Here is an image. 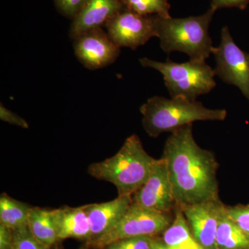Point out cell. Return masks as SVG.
<instances>
[{
    "mask_svg": "<svg viewBox=\"0 0 249 249\" xmlns=\"http://www.w3.org/2000/svg\"><path fill=\"white\" fill-rule=\"evenodd\" d=\"M216 246L217 249H249V236L228 215L225 204L218 221Z\"/></svg>",
    "mask_w": 249,
    "mask_h": 249,
    "instance_id": "2e32d148",
    "label": "cell"
},
{
    "mask_svg": "<svg viewBox=\"0 0 249 249\" xmlns=\"http://www.w3.org/2000/svg\"><path fill=\"white\" fill-rule=\"evenodd\" d=\"M79 249H91V248H89L88 246H86V247H81V248H80Z\"/></svg>",
    "mask_w": 249,
    "mask_h": 249,
    "instance_id": "83f0119b",
    "label": "cell"
},
{
    "mask_svg": "<svg viewBox=\"0 0 249 249\" xmlns=\"http://www.w3.org/2000/svg\"><path fill=\"white\" fill-rule=\"evenodd\" d=\"M154 238L150 236H141L120 240L127 249H152Z\"/></svg>",
    "mask_w": 249,
    "mask_h": 249,
    "instance_id": "cb8c5ba5",
    "label": "cell"
},
{
    "mask_svg": "<svg viewBox=\"0 0 249 249\" xmlns=\"http://www.w3.org/2000/svg\"><path fill=\"white\" fill-rule=\"evenodd\" d=\"M120 49L103 28L88 31L73 40L76 58L89 70H99L114 63L120 55Z\"/></svg>",
    "mask_w": 249,
    "mask_h": 249,
    "instance_id": "30bf717a",
    "label": "cell"
},
{
    "mask_svg": "<svg viewBox=\"0 0 249 249\" xmlns=\"http://www.w3.org/2000/svg\"><path fill=\"white\" fill-rule=\"evenodd\" d=\"M215 10L210 7L204 14L185 18H162L155 15L156 37L167 53L179 52L191 60H206L213 46L209 26Z\"/></svg>",
    "mask_w": 249,
    "mask_h": 249,
    "instance_id": "277c9868",
    "label": "cell"
},
{
    "mask_svg": "<svg viewBox=\"0 0 249 249\" xmlns=\"http://www.w3.org/2000/svg\"><path fill=\"white\" fill-rule=\"evenodd\" d=\"M57 10L64 17L73 20L88 0H53Z\"/></svg>",
    "mask_w": 249,
    "mask_h": 249,
    "instance_id": "7402d4cb",
    "label": "cell"
},
{
    "mask_svg": "<svg viewBox=\"0 0 249 249\" xmlns=\"http://www.w3.org/2000/svg\"><path fill=\"white\" fill-rule=\"evenodd\" d=\"M132 204L162 213L174 212L178 206L166 161L156 160L147 181L132 196Z\"/></svg>",
    "mask_w": 249,
    "mask_h": 249,
    "instance_id": "ba28073f",
    "label": "cell"
},
{
    "mask_svg": "<svg viewBox=\"0 0 249 249\" xmlns=\"http://www.w3.org/2000/svg\"><path fill=\"white\" fill-rule=\"evenodd\" d=\"M124 8L121 0H88L72 20L70 38L73 40L88 31L105 27Z\"/></svg>",
    "mask_w": 249,
    "mask_h": 249,
    "instance_id": "7c38bea8",
    "label": "cell"
},
{
    "mask_svg": "<svg viewBox=\"0 0 249 249\" xmlns=\"http://www.w3.org/2000/svg\"><path fill=\"white\" fill-rule=\"evenodd\" d=\"M140 111L142 127L152 138L172 133L196 121H224L227 116L226 109H209L199 101L183 97L153 96L141 106Z\"/></svg>",
    "mask_w": 249,
    "mask_h": 249,
    "instance_id": "3957f363",
    "label": "cell"
},
{
    "mask_svg": "<svg viewBox=\"0 0 249 249\" xmlns=\"http://www.w3.org/2000/svg\"><path fill=\"white\" fill-rule=\"evenodd\" d=\"M103 249H127L121 241L113 242Z\"/></svg>",
    "mask_w": 249,
    "mask_h": 249,
    "instance_id": "4316f807",
    "label": "cell"
},
{
    "mask_svg": "<svg viewBox=\"0 0 249 249\" xmlns=\"http://www.w3.org/2000/svg\"><path fill=\"white\" fill-rule=\"evenodd\" d=\"M0 119L4 122L18 126L24 129L29 128L27 121L20 116L7 109L2 103L0 104Z\"/></svg>",
    "mask_w": 249,
    "mask_h": 249,
    "instance_id": "603a6c76",
    "label": "cell"
},
{
    "mask_svg": "<svg viewBox=\"0 0 249 249\" xmlns=\"http://www.w3.org/2000/svg\"><path fill=\"white\" fill-rule=\"evenodd\" d=\"M249 0H212L211 7L215 11L222 8L237 7L245 9Z\"/></svg>",
    "mask_w": 249,
    "mask_h": 249,
    "instance_id": "d4e9b609",
    "label": "cell"
},
{
    "mask_svg": "<svg viewBox=\"0 0 249 249\" xmlns=\"http://www.w3.org/2000/svg\"><path fill=\"white\" fill-rule=\"evenodd\" d=\"M54 213L55 209L33 207L28 223V227L34 237L52 248L59 241Z\"/></svg>",
    "mask_w": 249,
    "mask_h": 249,
    "instance_id": "e0dca14e",
    "label": "cell"
},
{
    "mask_svg": "<svg viewBox=\"0 0 249 249\" xmlns=\"http://www.w3.org/2000/svg\"><path fill=\"white\" fill-rule=\"evenodd\" d=\"M0 249H14L13 232L0 224Z\"/></svg>",
    "mask_w": 249,
    "mask_h": 249,
    "instance_id": "484cf974",
    "label": "cell"
},
{
    "mask_svg": "<svg viewBox=\"0 0 249 249\" xmlns=\"http://www.w3.org/2000/svg\"><path fill=\"white\" fill-rule=\"evenodd\" d=\"M14 249H52L44 245L31 233L28 226L12 231Z\"/></svg>",
    "mask_w": 249,
    "mask_h": 249,
    "instance_id": "ffe728a7",
    "label": "cell"
},
{
    "mask_svg": "<svg viewBox=\"0 0 249 249\" xmlns=\"http://www.w3.org/2000/svg\"><path fill=\"white\" fill-rule=\"evenodd\" d=\"M139 62L142 67L154 69L161 73L171 98L196 101L198 96L211 92L216 86L215 71L206 63V60H190L178 63L171 60L162 62L143 58Z\"/></svg>",
    "mask_w": 249,
    "mask_h": 249,
    "instance_id": "5b68a950",
    "label": "cell"
},
{
    "mask_svg": "<svg viewBox=\"0 0 249 249\" xmlns=\"http://www.w3.org/2000/svg\"><path fill=\"white\" fill-rule=\"evenodd\" d=\"M132 204V196H118L107 202L85 205L91 236L86 244L97 240L119 222Z\"/></svg>",
    "mask_w": 249,
    "mask_h": 249,
    "instance_id": "4fadbf2b",
    "label": "cell"
},
{
    "mask_svg": "<svg viewBox=\"0 0 249 249\" xmlns=\"http://www.w3.org/2000/svg\"><path fill=\"white\" fill-rule=\"evenodd\" d=\"M226 212L235 224L249 236V204L225 205Z\"/></svg>",
    "mask_w": 249,
    "mask_h": 249,
    "instance_id": "44dd1931",
    "label": "cell"
},
{
    "mask_svg": "<svg viewBox=\"0 0 249 249\" xmlns=\"http://www.w3.org/2000/svg\"><path fill=\"white\" fill-rule=\"evenodd\" d=\"M174 215L173 222L162 233L161 240L164 245L173 249H203L195 240L179 206H177L174 211Z\"/></svg>",
    "mask_w": 249,
    "mask_h": 249,
    "instance_id": "9a60e30c",
    "label": "cell"
},
{
    "mask_svg": "<svg viewBox=\"0 0 249 249\" xmlns=\"http://www.w3.org/2000/svg\"><path fill=\"white\" fill-rule=\"evenodd\" d=\"M54 217L59 241L72 238L85 241L87 243L90 240L91 229L85 205L55 209Z\"/></svg>",
    "mask_w": 249,
    "mask_h": 249,
    "instance_id": "5bb4252c",
    "label": "cell"
},
{
    "mask_svg": "<svg viewBox=\"0 0 249 249\" xmlns=\"http://www.w3.org/2000/svg\"><path fill=\"white\" fill-rule=\"evenodd\" d=\"M124 7L142 16L157 15L162 18L171 17L168 0H121Z\"/></svg>",
    "mask_w": 249,
    "mask_h": 249,
    "instance_id": "d6986e66",
    "label": "cell"
},
{
    "mask_svg": "<svg viewBox=\"0 0 249 249\" xmlns=\"http://www.w3.org/2000/svg\"><path fill=\"white\" fill-rule=\"evenodd\" d=\"M224 204L220 199L178 206L182 210L195 240L203 249H217L216 233Z\"/></svg>",
    "mask_w": 249,
    "mask_h": 249,
    "instance_id": "8fae6325",
    "label": "cell"
},
{
    "mask_svg": "<svg viewBox=\"0 0 249 249\" xmlns=\"http://www.w3.org/2000/svg\"><path fill=\"white\" fill-rule=\"evenodd\" d=\"M32 209L30 205L3 193L0 196V224L11 231L26 227Z\"/></svg>",
    "mask_w": 249,
    "mask_h": 249,
    "instance_id": "ac0fdd59",
    "label": "cell"
},
{
    "mask_svg": "<svg viewBox=\"0 0 249 249\" xmlns=\"http://www.w3.org/2000/svg\"><path fill=\"white\" fill-rule=\"evenodd\" d=\"M155 160L145 151L139 136L133 134L115 155L90 165L88 173L114 185L118 196H132L147 181Z\"/></svg>",
    "mask_w": 249,
    "mask_h": 249,
    "instance_id": "7a4b0ae2",
    "label": "cell"
},
{
    "mask_svg": "<svg viewBox=\"0 0 249 249\" xmlns=\"http://www.w3.org/2000/svg\"><path fill=\"white\" fill-rule=\"evenodd\" d=\"M106 30L118 47L136 50L156 37L155 15L142 16L124 8L107 23Z\"/></svg>",
    "mask_w": 249,
    "mask_h": 249,
    "instance_id": "9c48e42d",
    "label": "cell"
},
{
    "mask_svg": "<svg viewBox=\"0 0 249 249\" xmlns=\"http://www.w3.org/2000/svg\"><path fill=\"white\" fill-rule=\"evenodd\" d=\"M216 61V75L240 90L249 101V53L234 42L227 27L221 32V42L212 50Z\"/></svg>",
    "mask_w": 249,
    "mask_h": 249,
    "instance_id": "52a82bcc",
    "label": "cell"
},
{
    "mask_svg": "<svg viewBox=\"0 0 249 249\" xmlns=\"http://www.w3.org/2000/svg\"><path fill=\"white\" fill-rule=\"evenodd\" d=\"M161 157L168 165L178 206L219 198V163L213 152L198 145L193 124L172 132Z\"/></svg>",
    "mask_w": 249,
    "mask_h": 249,
    "instance_id": "6da1fadb",
    "label": "cell"
},
{
    "mask_svg": "<svg viewBox=\"0 0 249 249\" xmlns=\"http://www.w3.org/2000/svg\"><path fill=\"white\" fill-rule=\"evenodd\" d=\"M174 217L172 213H162L132 204L115 225L97 240L86 244L89 248L103 249L113 242L141 236L155 237L163 233Z\"/></svg>",
    "mask_w": 249,
    "mask_h": 249,
    "instance_id": "8992f818",
    "label": "cell"
}]
</instances>
